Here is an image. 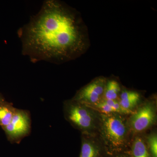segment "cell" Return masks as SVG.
<instances>
[{
  "label": "cell",
  "instance_id": "cell-13",
  "mask_svg": "<svg viewBox=\"0 0 157 157\" xmlns=\"http://www.w3.org/2000/svg\"><path fill=\"white\" fill-rule=\"evenodd\" d=\"M146 143L151 157H157V135L155 132L151 133L147 137Z\"/></svg>",
  "mask_w": 157,
  "mask_h": 157
},
{
  "label": "cell",
  "instance_id": "cell-10",
  "mask_svg": "<svg viewBox=\"0 0 157 157\" xmlns=\"http://www.w3.org/2000/svg\"><path fill=\"white\" fill-rule=\"evenodd\" d=\"M130 150L132 157H151L146 142L139 136L135 137Z\"/></svg>",
  "mask_w": 157,
  "mask_h": 157
},
{
  "label": "cell",
  "instance_id": "cell-8",
  "mask_svg": "<svg viewBox=\"0 0 157 157\" xmlns=\"http://www.w3.org/2000/svg\"><path fill=\"white\" fill-rule=\"evenodd\" d=\"M141 100V95L137 92L124 90L121 91L119 97V103L121 107L129 115L134 112Z\"/></svg>",
  "mask_w": 157,
  "mask_h": 157
},
{
  "label": "cell",
  "instance_id": "cell-14",
  "mask_svg": "<svg viewBox=\"0 0 157 157\" xmlns=\"http://www.w3.org/2000/svg\"><path fill=\"white\" fill-rule=\"evenodd\" d=\"M108 157H132L131 155L130 150L127 151L122 152L119 153L112 155L108 156Z\"/></svg>",
  "mask_w": 157,
  "mask_h": 157
},
{
  "label": "cell",
  "instance_id": "cell-11",
  "mask_svg": "<svg viewBox=\"0 0 157 157\" xmlns=\"http://www.w3.org/2000/svg\"><path fill=\"white\" fill-rule=\"evenodd\" d=\"M16 109L5 100L0 102V126L2 128L10 123Z\"/></svg>",
  "mask_w": 157,
  "mask_h": 157
},
{
  "label": "cell",
  "instance_id": "cell-4",
  "mask_svg": "<svg viewBox=\"0 0 157 157\" xmlns=\"http://www.w3.org/2000/svg\"><path fill=\"white\" fill-rule=\"evenodd\" d=\"M156 118L155 102L146 101L136 108L127 120L130 132L138 134L145 132L155 124Z\"/></svg>",
  "mask_w": 157,
  "mask_h": 157
},
{
  "label": "cell",
  "instance_id": "cell-12",
  "mask_svg": "<svg viewBox=\"0 0 157 157\" xmlns=\"http://www.w3.org/2000/svg\"><path fill=\"white\" fill-rule=\"evenodd\" d=\"M121 92L120 85L115 80H107L103 99L110 101H118Z\"/></svg>",
  "mask_w": 157,
  "mask_h": 157
},
{
  "label": "cell",
  "instance_id": "cell-1",
  "mask_svg": "<svg viewBox=\"0 0 157 157\" xmlns=\"http://www.w3.org/2000/svg\"><path fill=\"white\" fill-rule=\"evenodd\" d=\"M25 53L39 59L65 61L77 57L89 45L85 27L79 17L57 1H46L24 29Z\"/></svg>",
  "mask_w": 157,
  "mask_h": 157
},
{
  "label": "cell",
  "instance_id": "cell-5",
  "mask_svg": "<svg viewBox=\"0 0 157 157\" xmlns=\"http://www.w3.org/2000/svg\"><path fill=\"white\" fill-rule=\"evenodd\" d=\"M3 129L10 141L19 142L30 132L31 119L29 112L16 109L10 123Z\"/></svg>",
  "mask_w": 157,
  "mask_h": 157
},
{
  "label": "cell",
  "instance_id": "cell-3",
  "mask_svg": "<svg viewBox=\"0 0 157 157\" xmlns=\"http://www.w3.org/2000/svg\"><path fill=\"white\" fill-rule=\"evenodd\" d=\"M65 119L82 134L95 136L99 119V113L85 104L73 99L64 104Z\"/></svg>",
  "mask_w": 157,
  "mask_h": 157
},
{
  "label": "cell",
  "instance_id": "cell-6",
  "mask_svg": "<svg viewBox=\"0 0 157 157\" xmlns=\"http://www.w3.org/2000/svg\"><path fill=\"white\" fill-rule=\"evenodd\" d=\"M107 81L103 76L94 78L78 90L72 99L88 106L97 104L103 99Z\"/></svg>",
  "mask_w": 157,
  "mask_h": 157
},
{
  "label": "cell",
  "instance_id": "cell-7",
  "mask_svg": "<svg viewBox=\"0 0 157 157\" xmlns=\"http://www.w3.org/2000/svg\"><path fill=\"white\" fill-rule=\"evenodd\" d=\"M105 156L107 157L104 147L95 136L82 134L79 157H104Z\"/></svg>",
  "mask_w": 157,
  "mask_h": 157
},
{
  "label": "cell",
  "instance_id": "cell-2",
  "mask_svg": "<svg viewBox=\"0 0 157 157\" xmlns=\"http://www.w3.org/2000/svg\"><path fill=\"white\" fill-rule=\"evenodd\" d=\"M124 116L118 113H99L96 134L107 156L129 150L131 132Z\"/></svg>",
  "mask_w": 157,
  "mask_h": 157
},
{
  "label": "cell",
  "instance_id": "cell-9",
  "mask_svg": "<svg viewBox=\"0 0 157 157\" xmlns=\"http://www.w3.org/2000/svg\"><path fill=\"white\" fill-rule=\"evenodd\" d=\"M93 108L99 113L110 114L118 113L121 115H129L126 111L123 109L118 101H110L102 99L99 103L91 106Z\"/></svg>",
  "mask_w": 157,
  "mask_h": 157
},
{
  "label": "cell",
  "instance_id": "cell-15",
  "mask_svg": "<svg viewBox=\"0 0 157 157\" xmlns=\"http://www.w3.org/2000/svg\"><path fill=\"white\" fill-rule=\"evenodd\" d=\"M4 101V99H3V98H2V97H0V102H2V101Z\"/></svg>",
  "mask_w": 157,
  "mask_h": 157
}]
</instances>
